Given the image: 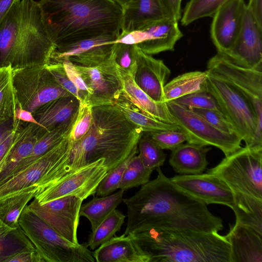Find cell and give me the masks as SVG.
Segmentation results:
<instances>
[{"mask_svg":"<svg viewBox=\"0 0 262 262\" xmlns=\"http://www.w3.org/2000/svg\"><path fill=\"white\" fill-rule=\"evenodd\" d=\"M156 179L142 185L132 196L123 199L127 209V235L153 228L188 229L219 232L222 220L207 205L182 189L160 167Z\"/></svg>","mask_w":262,"mask_h":262,"instance_id":"1","label":"cell"},{"mask_svg":"<svg viewBox=\"0 0 262 262\" xmlns=\"http://www.w3.org/2000/svg\"><path fill=\"white\" fill-rule=\"evenodd\" d=\"M92 116L86 135L71 144L52 166V185L77 169L101 159L109 171L138 146L143 132L114 105L92 106Z\"/></svg>","mask_w":262,"mask_h":262,"instance_id":"2","label":"cell"},{"mask_svg":"<svg viewBox=\"0 0 262 262\" xmlns=\"http://www.w3.org/2000/svg\"><path fill=\"white\" fill-rule=\"evenodd\" d=\"M37 2L45 28L56 48L104 34L121 33L123 9L113 0Z\"/></svg>","mask_w":262,"mask_h":262,"instance_id":"3","label":"cell"},{"mask_svg":"<svg viewBox=\"0 0 262 262\" xmlns=\"http://www.w3.org/2000/svg\"><path fill=\"white\" fill-rule=\"evenodd\" d=\"M129 235L149 262H230V244L218 232L153 228Z\"/></svg>","mask_w":262,"mask_h":262,"instance_id":"4","label":"cell"},{"mask_svg":"<svg viewBox=\"0 0 262 262\" xmlns=\"http://www.w3.org/2000/svg\"><path fill=\"white\" fill-rule=\"evenodd\" d=\"M207 71L208 91L216 100L221 112L247 147L254 151H262V127L249 100L229 81L214 72Z\"/></svg>","mask_w":262,"mask_h":262,"instance_id":"5","label":"cell"},{"mask_svg":"<svg viewBox=\"0 0 262 262\" xmlns=\"http://www.w3.org/2000/svg\"><path fill=\"white\" fill-rule=\"evenodd\" d=\"M18 227L38 253L42 262H94L93 252L82 244L64 238L27 205L18 219Z\"/></svg>","mask_w":262,"mask_h":262,"instance_id":"6","label":"cell"},{"mask_svg":"<svg viewBox=\"0 0 262 262\" xmlns=\"http://www.w3.org/2000/svg\"><path fill=\"white\" fill-rule=\"evenodd\" d=\"M262 151L241 147L207 173L217 176L238 192L262 199Z\"/></svg>","mask_w":262,"mask_h":262,"instance_id":"7","label":"cell"},{"mask_svg":"<svg viewBox=\"0 0 262 262\" xmlns=\"http://www.w3.org/2000/svg\"><path fill=\"white\" fill-rule=\"evenodd\" d=\"M12 78L17 102L32 114L52 100L72 95L57 83L45 66L13 70Z\"/></svg>","mask_w":262,"mask_h":262,"instance_id":"8","label":"cell"},{"mask_svg":"<svg viewBox=\"0 0 262 262\" xmlns=\"http://www.w3.org/2000/svg\"><path fill=\"white\" fill-rule=\"evenodd\" d=\"M71 145L68 136L21 171L0 181V202L22 193L36 195L51 184L50 170Z\"/></svg>","mask_w":262,"mask_h":262,"instance_id":"9","label":"cell"},{"mask_svg":"<svg viewBox=\"0 0 262 262\" xmlns=\"http://www.w3.org/2000/svg\"><path fill=\"white\" fill-rule=\"evenodd\" d=\"M167 103L177 125L185 135L187 142L214 146L222 150L225 156L241 147L242 140L237 134L221 131L192 110L174 101Z\"/></svg>","mask_w":262,"mask_h":262,"instance_id":"10","label":"cell"},{"mask_svg":"<svg viewBox=\"0 0 262 262\" xmlns=\"http://www.w3.org/2000/svg\"><path fill=\"white\" fill-rule=\"evenodd\" d=\"M108 171L103 159L81 167L37 193L34 198L42 204L60 197L73 195L84 200L96 193Z\"/></svg>","mask_w":262,"mask_h":262,"instance_id":"11","label":"cell"},{"mask_svg":"<svg viewBox=\"0 0 262 262\" xmlns=\"http://www.w3.org/2000/svg\"><path fill=\"white\" fill-rule=\"evenodd\" d=\"M207 70L214 72L236 86L247 98L262 127V68H248L218 53L210 59Z\"/></svg>","mask_w":262,"mask_h":262,"instance_id":"12","label":"cell"},{"mask_svg":"<svg viewBox=\"0 0 262 262\" xmlns=\"http://www.w3.org/2000/svg\"><path fill=\"white\" fill-rule=\"evenodd\" d=\"M83 201L75 196L67 195L40 204L34 198L27 207L64 238L79 244L77 231Z\"/></svg>","mask_w":262,"mask_h":262,"instance_id":"13","label":"cell"},{"mask_svg":"<svg viewBox=\"0 0 262 262\" xmlns=\"http://www.w3.org/2000/svg\"><path fill=\"white\" fill-rule=\"evenodd\" d=\"M174 18H164L150 23L138 30L120 33L118 42L134 44L144 53L151 55L173 51L176 42L183 34Z\"/></svg>","mask_w":262,"mask_h":262,"instance_id":"14","label":"cell"},{"mask_svg":"<svg viewBox=\"0 0 262 262\" xmlns=\"http://www.w3.org/2000/svg\"><path fill=\"white\" fill-rule=\"evenodd\" d=\"M119 35L104 34L57 47L51 54L50 62L67 59L78 66H97L111 59Z\"/></svg>","mask_w":262,"mask_h":262,"instance_id":"15","label":"cell"},{"mask_svg":"<svg viewBox=\"0 0 262 262\" xmlns=\"http://www.w3.org/2000/svg\"><path fill=\"white\" fill-rule=\"evenodd\" d=\"M77 66L91 93L88 104L92 106L113 105L121 93L122 80L112 56L95 67Z\"/></svg>","mask_w":262,"mask_h":262,"instance_id":"16","label":"cell"},{"mask_svg":"<svg viewBox=\"0 0 262 262\" xmlns=\"http://www.w3.org/2000/svg\"><path fill=\"white\" fill-rule=\"evenodd\" d=\"M170 179L182 189L206 205L217 204L231 208L232 207V190L223 180L214 174L207 172L180 174Z\"/></svg>","mask_w":262,"mask_h":262,"instance_id":"17","label":"cell"},{"mask_svg":"<svg viewBox=\"0 0 262 262\" xmlns=\"http://www.w3.org/2000/svg\"><path fill=\"white\" fill-rule=\"evenodd\" d=\"M246 8L244 0H228L213 15L210 34L217 52L226 54L240 31Z\"/></svg>","mask_w":262,"mask_h":262,"instance_id":"18","label":"cell"},{"mask_svg":"<svg viewBox=\"0 0 262 262\" xmlns=\"http://www.w3.org/2000/svg\"><path fill=\"white\" fill-rule=\"evenodd\" d=\"M224 55L242 67L262 68V28L247 7L236 39L230 50Z\"/></svg>","mask_w":262,"mask_h":262,"instance_id":"19","label":"cell"},{"mask_svg":"<svg viewBox=\"0 0 262 262\" xmlns=\"http://www.w3.org/2000/svg\"><path fill=\"white\" fill-rule=\"evenodd\" d=\"M136 63L134 77L136 84L155 101L165 102L164 87L170 75V69L163 60L144 53L138 47Z\"/></svg>","mask_w":262,"mask_h":262,"instance_id":"20","label":"cell"},{"mask_svg":"<svg viewBox=\"0 0 262 262\" xmlns=\"http://www.w3.org/2000/svg\"><path fill=\"white\" fill-rule=\"evenodd\" d=\"M225 236L230 244V262H262V234L235 222Z\"/></svg>","mask_w":262,"mask_h":262,"instance_id":"21","label":"cell"},{"mask_svg":"<svg viewBox=\"0 0 262 262\" xmlns=\"http://www.w3.org/2000/svg\"><path fill=\"white\" fill-rule=\"evenodd\" d=\"M168 18H174L161 0H133L123 9L121 33L134 32L152 21Z\"/></svg>","mask_w":262,"mask_h":262,"instance_id":"22","label":"cell"},{"mask_svg":"<svg viewBox=\"0 0 262 262\" xmlns=\"http://www.w3.org/2000/svg\"><path fill=\"white\" fill-rule=\"evenodd\" d=\"M79 104V101L73 95L61 97L41 106L33 115L39 127L49 131L74 121Z\"/></svg>","mask_w":262,"mask_h":262,"instance_id":"23","label":"cell"},{"mask_svg":"<svg viewBox=\"0 0 262 262\" xmlns=\"http://www.w3.org/2000/svg\"><path fill=\"white\" fill-rule=\"evenodd\" d=\"M120 74L122 80V95L150 117L168 124L177 125L167 102L153 100L136 84L134 76Z\"/></svg>","mask_w":262,"mask_h":262,"instance_id":"24","label":"cell"},{"mask_svg":"<svg viewBox=\"0 0 262 262\" xmlns=\"http://www.w3.org/2000/svg\"><path fill=\"white\" fill-rule=\"evenodd\" d=\"M15 126L14 143L0 163V181L8 175L19 161L32 152L37 139L38 125L17 121Z\"/></svg>","mask_w":262,"mask_h":262,"instance_id":"25","label":"cell"},{"mask_svg":"<svg viewBox=\"0 0 262 262\" xmlns=\"http://www.w3.org/2000/svg\"><path fill=\"white\" fill-rule=\"evenodd\" d=\"M97 262H149L129 235L114 236L93 252Z\"/></svg>","mask_w":262,"mask_h":262,"instance_id":"26","label":"cell"},{"mask_svg":"<svg viewBox=\"0 0 262 262\" xmlns=\"http://www.w3.org/2000/svg\"><path fill=\"white\" fill-rule=\"evenodd\" d=\"M210 147L187 142L172 150L169 160L173 170L181 175L202 173L208 164Z\"/></svg>","mask_w":262,"mask_h":262,"instance_id":"27","label":"cell"},{"mask_svg":"<svg viewBox=\"0 0 262 262\" xmlns=\"http://www.w3.org/2000/svg\"><path fill=\"white\" fill-rule=\"evenodd\" d=\"M23 24V7L20 0L13 4L0 24V67L10 66Z\"/></svg>","mask_w":262,"mask_h":262,"instance_id":"28","label":"cell"},{"mask_svg":"<svg viewBox=\"0 0 262 262\" xmlns=\"http://www.w3.org/2000/svg\"><path fill=\"white\" fill-rule=\"evenodd\" d=\"M207 77V70L187 72L176 77L164 87L165 102L199 92L208 91Z\"/></svg>","mask_w":262,"mask_h":262,"instance_id":"29","label":"cell"},{"mask_svg":"<svg viewBox=\"0 0 262 262\" xmlns=\"http://www.w3.org/2000/svg\"><path fill=\"white\" fill-rule=\"evenodd\" d=\"M231 209L235 215V222L248 226L262 234V199L233 192Z\"/></svg>","mask_w":262,"mask_h":262,"instance_id":"30","label":"cell"},{"mask_svg":"<svg viewBox=\"0 0 262 262\" xmlns=\"http://www.w3.org/2000/svg\"><path fill=\"white\" fill-rule=\"evenodd\" d=\"M113 105L117 107L133 124L143 132L179 129L178 125L168 124L150 117L125 98L121 93Z\"/></svg>","mask_w":262,"mask_h":262,"instance_id":"31","label":"cell"},{"mask_svg":"<svg viewBox=\"0 0 262 262\" xmlns=\"http://www.w3.org/2000/svg\"><path fill=\"white\" fill-rule=\"evenodd\" d=\"M124 191L120 189L114 194L94 197L89 202L81 205L79 215L89 220L92 231L123 202Z\"/></svg>","mask_w":262,"mask_h":262,"instance_id":"32","label":"cell"},{"mask_svg":"<svg viewBox=\"0 0 262 262\" xmlns=\"http://www.w3.org/2000/svg\"><path fill=\"white\" fill-rule=\"evenodd\" d=\"M10 66L0 67V120L13 119L17 103Z\"/></svg>","mask_w":262,"mask_h":262,"instance_id":"33","label":"cell"},{"mask_svg":"<svg viewBox=\"0 0 262 262\" xmlns=\"http://www.w3.org/2000/svg\"><path fill=\"white\" fill-rule=\"evenodd\" d=\"M125 215L118 210L114 209L96 228L92 231L86 246L94 250L108 241L120 231L124 222Z\"/></svg>","mask_w":262,"mask_h":262,"instance_id":"34","label":"cell"},{"mask_svg":"<svg viewBox=\"0 0 262 262\" xmlns=\"http://www.w3.org/2000/svg\"><path fill=\"white\" fill-rule=\"evenodd\" d=\"M26 247L32 248L19 227L11 228L0 219V262Z\"/></svg>","mask_w":262,"mask_h":262,"instance_id":"35","label":"cell"},{"mask_svg":"<svg viewBox=\"0 0 262 262\" xmlns=\"http://www.w3.org/2000/svg\"><path fill=\"white\" fill-rule=\"evenodd\" d=\"M152 171L144 165L139 155H135L124 171L119 188L125 191L146 184L149 181Z\"/></svg>","mask_w":262,"mask_h":262,"instance_id":"36","label":"cell"},{"mask_svg":"<svg viewBox=\"0 0 262 262\" xmlns=\"http://www.w3.org/2000/svg\"><path fill=\"white\" fill-rule=\"evenodd\" d=\"M35 195L34 193H22L1 202L0 219L10 227L17 228L21 212Z\"/></svg>","mask_w":262,"mask_h":262,"instance_id":"37","label":"cell"},{"mask_svg":"<svg viewBox=\"0 0 262 262\" xmlns=\"http://www.w3.org/2000/svg\"><path fill=\"white\" fill-rule=\"evenodd\" d=\"M228 0H190L186 4L181 23L187 26L199 19L212 17L218 9Z\"/></svg>","mask_w":262,"mask_h":262,"instance_id":"38","label":"cell"},{"mask_svg":"<svg viewBox=\"0 0 262 262\" xmlns=\"http://www.w3.org/2000/svg\"><path fill=\"white\" fill-rule=\"evenodd\" d=\"M139 156L144 165L154 169L162 166L166 155L150 137L147 132H143L138 143Z\"/></svg>","mask_w":262,"mask_h":262,"instance_id":"39","label":"cell"},{"mask_svg":"<svg viewBox=\"0 0 262 262\" xmlns=\"http://www.w3.org/2000/svg\"><path fill=\"white\" fill-rule=\"evenodd\" d=\"M137 49L136 45L115 41L112 58L120 73L134 77L137 68Z\"/></svg>","mask_w":262,"mask_h":262,"instance_id":"40","label":"cell"},{"mask_svg":"<svg viewBox=\"0 0 262 262\" xmlns=\"http://www.w3.org/2000/svg\"><path fill=\"white\" fill-rule=\"evenodd\" d=\"M138 152L137 146L125 160L115 168L107 171L97 187L96 194L97 196L108 195L119 188L124 171L127 164L132 158L137 154Z\"/></svg>","mask_w":262,"mask_h":262,"instance_id":"41","label":"cell"},{"mask_svg":"<svg viewBox=\"0 0 262 262\" xmlns=\"http://www.w3.org/2000/svg\"><path fill=\"white\" fill-rule=\"evenodd\" d=\"M92 106L80 102L78 113L69 135L71 144L80 140L89 130L92 122Z\"/></svg>","mask_w":262,"mask_h":262,"instance_id":"42","label":"cell"},{"mask_svg":"<svg viewBox=\"0 0 262 262\" xmlns=\"http://www.w3.org/2000/svg\"><path fill=\"white\" fill-rule=\"evenodd\" d=\"M172 101L190 110L194 108H201L213 109L221 111L216 100L208 91L194 93Z\"/></svg>","mask_w":262,"mask_h":262,"instance_id":"43","label":"cell"},{"mask_svg":"<svg viewBox=\"0 0 262 262\" xmlns=\"http://www.w3.org/2000/svg\"><path fill=\"white\" fill-rule=\"evenodd\" d=\"M148 133L151 138L163 149H168L172 151L186 141L185 135L180 129L162 130Z\"/></svg>","mask_w":262,"mask_h":262,"instance_id":"44","label":"cell"},{"mask_svg":"<svg viewBox=\"0 0 262 262\" xmlns=\"http://www.w3.org/2000/svg\"><path fill=\"white\" fill-rule=\"evenodd\" d=\"M191 110L221 131L228 134H237L233 125L221 111L201 108Z\"/></svg>","mask_w":262,"mask_h":262,"instance_id":"45","label":"cell"},{"mask_svg":"<svg viewBox=\"0 0 262 262\" xmlns=\"http://www.w3.org/2000/svg\"><path fill=\"white\" fill-rule=\"evenodd\" d=\"M58 62L62 63L69 79L77 88L80 97V102L88 104L91 93L83 81L77 66L67 59H63Z\"/></svg>","mask_w":262,"mask_h":262,"instance_id":"46","label":"cell"},{"mask_svg":"<svg viewBox=\"0 0 262 262\" xmlns=\"http://www.w3.org/2000/svg\"><path fill=\"white\" fill-rule=\"evenodd\" d=\"M45 67L57 83L65 90L75 97L80 102V97L78 90L68 76L62 63L58 62H50Z\"/></svg>","mask_w":262,"mask_h":262,"instance_id":"47","label":"cell"},{"mask_svg":"<svg viewBox=\"0 0 262 262\" xmlns=\"http://www.w3.org/2000/svg\"><path fill=\"white\" fill-rule=\"evenodd\" d=\"M42 262L38 253L32 247H26L6 257L3 262Z\"/></svg>","mask_w":262,"mask_h":262,"instance_id":"48","label":"cell"},{"mask_svg":"<svg viewBox=\"0 0 262 262\" xmlns=\"http://www.w3.org/2000/svg\"><path fill=\"white\" fill-rule=\"evenodd\" d=\"M17 121L33 123L39 126L33 114L23 108L18 102L14 112V124Z\"/></svg>","mask_w":262,"mask_h":262,"instance_id":"49","label":"cell"},{"mask_svg":"<svg viewBox=\"0 0 262 262\" xmlns=\"http://www.w3.org/2000/svg\"><path fill=\"white\" fill-rule=\"evenodd\" d=\"M246 7L259 26L262 28V0H249Z\"/></svg>","mask_w":262,"mask_h":262,"instance_id":"50","label":"cell"},{"mask_svg":"<svg viewBox=\"0 0 262 262\" xmlns=\"http://www.w3.org/2000/svg\"><path fill=\"white\" fill-rule=\"evenodd\" d=\"M15 138V126L0 143V163L11 149Z\"/></svg>","mask_w":262,"mask_h":262,"instance_id":"51","label":"cell"},{"mask_svg":"<svg viewBox=\"0 0 262 262\" xmlns=\"http://www.w3.org/2000/svg\"><path fill=\"white\" fill-rule=\"evenodd\" d=\"M173 18L179 21L181 17V3L182 0H161Z\"/></svg>","mask_w":262,"mask_h":262,"instance_id":"52","label":"cell"},{"mask_svg":"<svg viewBox=\"0 0 262 262\" xmlns=\"http://www.w3.org/2000/svg\"><path fill=\"white\" fill-rule=\"evenodd\" d=\"M13 119L0 120V143L14 128Z\"/></svg>","mask_w":262,"mask_h":262,"instance_id":"53","label":"cell"},{"mask_svg":"<svg viewBox=\"0 0 262 262\" xmlns=\"http://www.w3.org/2000/svg\"><path fill=\"white\" fill-rule=\"evenodd\" d=\"M18 1L20 0H0V24L13 4Z\"/></svg>","mask_w":262,"mask_h":262,"instance_id":"54","label":"cell"},{"mask_svg":"<svg viewBox=\"0 0 262 262\" xmlns=\"http://www.w3.org/2000/svg\"><path fill=\"white\" fill-rule=\"evenodd\" d=\"M119 6H120L122 9H125L128 5L133 1V0H113Z\"/></svg>","mask_w":262,"mask_h":262,"instance_id":"55","label":"cell"}]
</instances>
